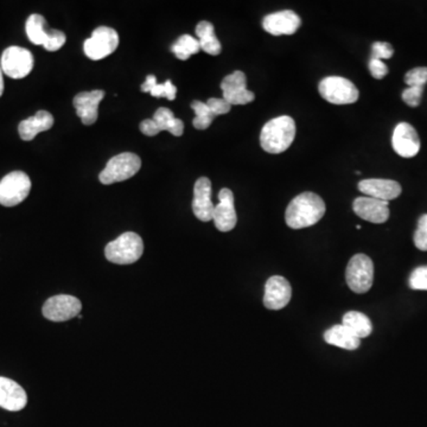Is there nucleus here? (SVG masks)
<instances>
[{"label": "nucleus", "instance_id": "22", "mask_svg": "<svg viewBox=\"0 0 427 427\" xmlns=\"http://www.w3.org/2000/svg\"><path fill=\"white\" fill-rule=\"evenodd\" d=\"M324 340L328 344L346 350H356L361 344V340L351 334L349 330L342 324L326 330Z\"/></svg>", "mask_w": 427, "mask_h": 427}, {"label": "nucleus", "instance_id": "28", "mask_svg": "<svg viewBox=\"0 0 427 427\" xmlns=\"http://www.w3.org/2000/svg\"><path fill=\"white\" fill-rule=\"evenodd\" d=\"M171 49L178 60L187 61L192 55L199 53L201 47H199V40H196L190 35H183L179 37Z\"/></svg>", "mask_w": 427, "mask_h": 427}, {"label": "nucleus", "instance_id": "3", "mask_svg": "<svg viewBox=\"0 0 427 427\" xmlns=\"http://www.w3.org/2000/svg\"><path fill=\"white\" fill-rule=\"evenodd\" d=\"M144 253V242L137 233L127 232L110 241L105 249L106 259L117 265L135 264Z\"/></svg>", "mask_w": 427, "mask_h": 427}, {"label": "nucleus", "instance_id": "31", "mask_svg": "<svg viewBox=\"0 0 427 427\" xmlns=\"http://www.w3.org/2000/svg\"><path fill=\"white\" fill-rule=\"evenodd\" d=\"M65 41H67V37L62 31H60V30H49L43 48L48 51H57L65 45Z\"/></svg>", "mask_w": 427, "mask_h": 427}, {"label": "nucleus", "instance_id": "19", "mask_svg": "<svg viewBox=\"0 0 427 427\" xmlns=\"http://www.w3.org/2000/svg\"><path fill=\"white\" fill-rule=\"evenodd\" d=\"M358 190L373 199L390 202L401 195V185L392 179H363L358 183Z\"/></svg>", "mask_w": 427, "mask_h": 427}, {"label": "nucleus", "instance_id": "11", "mask_svg": "<svg viewBox=\"0 0 427 427\" xmlns=\"http://www.w3.org/2000/svg\"><path fill=\"white\" fill-rule=\"evenodd\" d=\"M224 99L231 105H247L256 99V95L247 90V78L242 72L236 70L221 82Z\"/></svg>", "mask_w": 427, "mask_h": 427}, {"label": "nucleus", "instance_id": "17", "mask_svg": "<svg viewBox=\"0 0 427 427\" xmlns=\"http://www.w3.org/2000/svg\"><path fill=\"white\" fill-rule=\"evenodd\" d=\"M301 24V19L297 13L291 10H284L279 12L271 13L262 21V28L266 33L273 36L293 35Z\"/></svg>", "mask_w": 427, "mask_h": 427}, {"label": "nucleus", "instance_id": "38", "mask_svg": "<svg viewBox=\"0 0 427 427\" xmlns=\"http://www.w3.org/2000/svg\"><path fill=\"white\" fill-rule=\"evenodd\" d=\"M140 131H142V135H147V137H155V135H158L159 132H160L153 119L144 120L140 124Z\"/></svg>", "mask_w": 427, "mask_h": 427}, {"label": "nucleus", "instance_id": "12", "mask_svg": "<svg viewBox=\"0 0 427 427\" xmlns=\"http://www.w3.org/2000/svg\"><path fill=\"white\" fill-rule=\"evenodd\" d=\"M392 145L400 157L412 158L420 151L419 135L408 122H400L393 132Z\"/></svg>", "mask_w": 427, "mask_h": 427}, {"label": "nucleus", "instance_id": "10", "mask_svg": "<svg viewBox=\"0 0 427 427\" xmlns=\"http://www.w3.org/2000/svg\"><path fill=\"white\" fill-rule=\"evenodd\" d=\"M82 304L78 298L68 294H58L49 298L43 305V316L51 321H69L78 317Z\"/></svg>", "mask_w": 427, "mask_h": 427}, {"label": "nucleus", "instance_id": "27", "mask_svg": "<svg viewBox=\"0 0 427 427\" xmlns=\"http://www.w3.org/2000/svg\"><path fill=\"white\" fill-rule=\"evenodd\" d=\"M45 24H47V21L41 15L33 13L28 17L26 24H25V30H26L28 40L33 44H44L48 33H49V30L45 28Z\"/></svg>", "mask_w": 427, "mask_h": 427}, {"label": "nucleus", "instance_id": "37", "mask_svg": "<svg viewBox=\"0 0 427 427\" xmlns=\"http://www.w3.org/2000/svg\"><path fill=\"white\" fill-rule=\"evenodd\" d=\"M369 70L371 76L376 80H381L388 74V67L383 61L374 58H370Z\"/></svg>", "mask_w": 427, "mask_h": 427}, {"label": "nucleus", "instance_id": "13", "mask_svg": "<svg viewBox=\"0 0 427 427\" xmlns=\"http://www.w3.org/2000/svg\"><path fill=\"white\" fill-rule=\"evenodd\" d=\"M212 221L220 232H231L235 228L237 216L234 206V195L231 189L224 187L219 192V204H216L214 209Z\"/></svg>", "mask_w": 427, "mask_h": 427}, {"label": "nucleus", "instance_id": "26", "mask_svg": "<svg viewBox=\"0 0 427 427\" xmlns=\"http://www.w3.org/2000/svg\"><path fill=\"white\" fill-rule=\"evenodd\" d=\"M142 92L150 93L153 98H167V100L174 101L177 94V88L170 80L164 82L163 85H159L155 75H149L142 85Z\"/></svg>", "mask_w": 427, "mask_h": 427}, {"label": "nucleus", "instance_id": "4", "mask_svg": "<svg viewBox=\"0 0 427 427\" xmlns=\"http://www.w3.org/2000/svg\"><path fill=\"white\" fill-rule=\"evenodd\" d=\"M140 167L142 160L138 156L131 152H124L110 159L106 167L99 176V179L105 185L124 182L132 178L140 170Z\"/></svg>", "mask_w": 427, "mask_h": 427}, {"label": "nucleus", "instance_id": "6", "mask_svg": "<svg viewBox=\"0 0 427 427\" xmlns=\"http://www.w3.org/2000/svg\"><path fill=\"white\" fill-rule=\"evenodd\" d=\"M31 190V181L23 171H13L0 181V204L15 207L21 204Z\"/></svg>", "mask_w": 427, "mask_h": 427}, {"label": "nucleus", "instance_id": "21", "mask_svg": "<svg viewBox=\"0 0 427 427\" xmlns=\"http://www.w3.org/2000/svg\"><path fill=\"white\" fill-rule=\"evenodd\" d=\"M53 125V115L47 110H38L33 117L25 119L19 124L18 132L24 142H31L41 132L49 131Z\"/></svg>", "mask_w": 427, "mask_h": 427}, {"label": "nucleus", "instance_id": "33", "mask_svg": "<svg viewBox=\"0 0 427 427\" xmlns=\"http://www.w3.org/2000/svg\"><path fill=\"white\" fill-rule=\"evenodd\" d=\"M410 286L417 291H427V266L418 267L412 272Z\"/></svg>", "mask_w": 427, "mask_h": 427}, {"label": "nucleus", "instance_id": "7", "mask_svg": "<svg viewBox=\"0 0 427 427\" xmlns=\"http://www.w3.org/2000/svg\"><path fill=\"white\" fill-rule=\"evenodd\" d=\"M321 98L334 105H349L358 101V90L353 82L341 76H329L319 83Z\"/></svg>", "mask_w": 427, "mask_h": 427}, {"label": "nucleus", "instance_id": "35", "mask_svg": "<svg viewBox=\"0 0 427 427\" xmlns=\"http://www.w3.org/2000/svg\"><path fill=\"white\" fill-rule=\"evenodd\" d=\"M424 87H408L403 90V100L410 107H418L423 98Z\"/></svg>", "mask_w": 427, "mask_h": 427}, {"label": "nucleus", "instance_id": "18", "mask_svg": "<svg viewBox=\"0 0 427 427\" xmlns=\"http://www.w3.org/2000/svg\"><path fill=\"white\" fill-rule=\"evenodd\" d=\"M105 98L103 90L82 92L74 98V106L83 125H93L98 120L99 105Z\"/></svg>", "mask_w": 427, "mask_h": 427}, {"label": "nucleus", "instance_id": "2", "mask_svg": "<svg viewBox=\"0 0 427 427\" xmlns=\"http://www.w3.org/2000/svg\"><path fill=\"white\" fill-rule=\"evenodd\" d=\"M296 137V122L289 115L269 120L261 130L260 145L266 152L279 155L287 150Z\"/></svg>", "mask_w": 427, "mask_h": 427}, {"label": "nucleus", "instance_id": "25", "mask_svg": "<svg viewBox=\"0 0 427 427\" xmlns=\"http://www.w3.org/2000/svg\"><path fill=\"white\" fill-rule=\"evenodd\" d=\"M153 120L157 124L160 132L167 131V132H170L171 135H176V137L183 135V122L181 119L176 118L172 113V110H169V108L162 107V108L156 110Z\"/></svg>", "mask_w": 427, "mask_h": 427}, {"label": "nucleus", "instance_id": "20", "mask_svg": "<svg viewBox=\"0 0 427 427\" xmlns=\"http://www.w3.org/2000/svg\"><path fill=\"white\" fill-rule=\"evenodd\" d=\"M28 403V395L13 380L0 376V407L11 412L23 410Z\"/></svg>", "mask_w": 427, "mask_h": 427}, {"label": "nucleus", "instance_id": "9", "mask_svg": "<svg viewBox=\"0 0 427 427\" xmlns=\"http://www.w3.org/2000/svg\"><path fill=\"white\" fill-rule=\"evenodd\" d=\"M33 56L28 49L21 47H10L1 55L0 68L8 78H24L33 68Z\"/></svg>", "mask_w": 427, "mask_h": 427}, {"label": "nucleus", "instance_id": "24", "mask_svg": "<svg viewBox=\"0 0 427 427\" xmlns=\"http://www.w3.org/2000/svg\"><path fill=\"white\" fill-rule=\"evenodd\" d=\"M342 326H346L351 334L360 340L368 337L373 331V324L369 318L367 317L365 313L358 311L346 312L342 319Z\"/></svg>", "mask_w": 427, "mask_h": 427}, {"label": "nucleus", "instance_id": "14", "mask_svg": "<svg viewBox=\"0 0 427 427\" xmlns=\"http://www.w3.org/2000/svg\"><path fill=\"white\" fill-rule=\"evenodd\" d=\"M292 289L289 281L281 276H273L265 285L264 305L269 310H281L289 304Z\"/></svg>", "mask_w": 427, "mask_h": 427}, {"label": "nucleus", "instance_id": "39", "mask_svg": "<svg viewBox=\"0 0 427 427\" xmlns=\"http://www.w3.org/2000/svg\"><path fill=\"white\" fill-rule=\"evenodd\" d=\"M4 93V78H3V70L0 68V97Z\"/></svg>", "mask_w": 427, "mask_h": 427}, {"label": "nucleus", "instance_id": "23", "mask_svg": "<svg viewBox=\"0 0 427 427\" xmlns=\"http://www.w3.org/2000/svg\"><path fill=\"white\" fill-rule=\"evenodd\" d=\"M196 35L199 37V43L201 49L203 50L204 53L216 56L221 53L222 47L217 37L215 35V28L214 25L209 22H199L196 26Z\"/></svg>", "mask_w": 427, "mask_h": 427}, {"label": "nucleus", "instance_id": "34", "mask_svg": "<svg viewBox=\"0 0 427 427\" xmlns=\"http://www.w3.org/2000/svg\"><path fill=\"white\" fill-rule=\"evenodd\" d=\"M394 53V49L390 43L387 42H375L371 47V58L374 60H388Z\"/></svg>", "mask_w": 427, "mask_h": 427}, {"label": "nucleus", "instance_id": "15", "mask_svg": "<svg viewBox=\"0 0 427 427\" xmlns=\"http://www.w3.org/2000/svg\"><path fill=\"white\" fill-rule=\"evenodd\" d=\"M215 206L212 202V182L208 177H201L196 181L192 199V212L202 222L212 220Z\"/></svg>", "mask_w": 427, "mask_h": 427}, {"label": "nucleus", "instance_id": "32", "mask_svg": "<svg viewBox=\"0 0 427 427\" xmlns=\"http://www.w3.org/2000/svg\"><path fill=\"white\" fill-rule=\"evenodd\" d=\"M415 244L417 249L427 251V214L421 216L418 222V228L415 233Z\"/></svg>", "mask_w": 427, "mask_h": 427}, {"label": "nucleus", "instance_id": "36", "mask_svg": "<svg viewBox=\"0 0 427 427\" xmlns=\"http://www.w3.org/2000/svg\"><path fill=\"white\" fill-rule=\"evenodd\" d=\"M206 103H207V106L209 107V110H212V113L214 114L215 117L216 115H222V114L229 113L231 110H232V105H231V103H228L224 98L209 99Z\"/></svg>", "mask_w": 427, "mask_h": 427}, {"label": "nucleus", "instance_id": "30", "mask_svg": "<svg viewBox=\"0 0 427 427\" xmlns=\"http://www.w3.org/2000/svg\"><path fill=\"white\" fill-rule=\"evenodd\" d=\"M405 82L408 87H424L427 83L426 67H418L407 72Z\"/></svg>", "mask_w": 427, "mask_h": 427}, {"label": "nucleus", "instance_id": "29", "mask_svg": "<svg viewBox=\"0 0 427 427\" xmlns=\"http://www.w3.org/2000/svg\"><path fill=\"white\" fill-rule=\"evenodd\" d=\"M192 108L196 114L195 119L192 120L194 127L197 130H207L215 118V115L212 113V110H209L207 103L197 100V101L192 102Z\"/></svg>", "mask_w": 427, "mask_h": 427}, {"label": "nucleus", "instance_id": "8", "mask_svg": "<svg viewBox=\"0 0 427 427\" xmlns=\"http://www.w3.org/2000/svg\"><path fill=\"white\" fill-rule=\"evenodd\" d=\"M119 45V35L114 28L99 26L94 30L92 37L85 40L83 44L85 56L99 61L113 53Z\"/></svg>", "mask_w": 427, "mask_h": 427}, {"label": "nucleus", "instance_id": "5", "mask_svg": "<svg viewBox=\"0 0 427 427\" xmlns=\"http://www.w3.org/2000/svg\"><path fill=\"white\" fill-rule=\"evenodd\" d=\"M346 284L355 293H366L373 286L374 264L366 254H356L346 266Z\"/></svg>", "mask_w": 427, "mask_h": 427}, {"label": "nucleus", "instance_id": "1", "mask_svg": "<svg viewBox=\"0 0 427 427\" xmlns=\"http://www.w3.org/2000/svg\"><path fill=\"white\" fill-rule=\"evenodd\" d=\"M326 214V203L321 196L303 192L290 202L285 212V221L292 229L311 227Z\"/></svg>", "mask_w": 427, "mask_h": 427}, {"label": "nucleus", "instance_id": "16", "mask_svg": "<svg viewBox=\"0 0 427 427\" xmlns=\"http://www.w3.org/2000/svg\"><path fill=\"white\" fill-rule=\"evenodd\" d=\"M355 214L371 224H385L390 219L388 202L381 199L362 196L355 199L353 203Z\"/></svg>", "mask_w": 427, "mask_h": 427}]
</instances>
